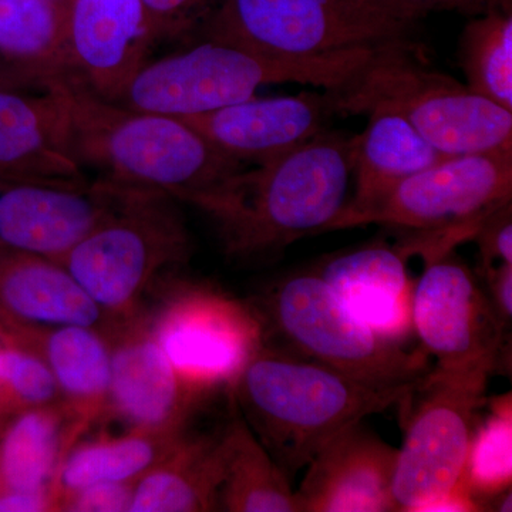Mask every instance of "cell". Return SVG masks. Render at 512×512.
<instances>
[{
    "label": "cell",
    "mask_w": 512,
    "mask_h": 512,
    "mask_svg": "<svg viewBox=\"0 0 512 512\" xmlns=\"http://www.w3.org/2000/svg\"><path fill=\"white\" fill-rule=\"evenodd\" d=\"M40 89L55 106L67 156L99 180L197 207L242 170L184 120L103 99L77 74L47 79Z\"/></svg>",
    "instance_id": "cell-1"
},
{
    "label": "cell",
    "mask_w": 512,
    "mask_h": 512,
    "mask_svg": "<svg viewBox=\"0 0 512 512\" xmlns=\"http://www.w3.org/2000/svg\"><path fill=\"white\" fill-rule=\"evenodd\" d=\"M353 137L323 131L285 156L241 170L197 205L229 256L269 258L328 231L349 201Z\"/></svg>",
    "instance_id": "cell-2"
},
{
    "label": "cell",
    "mask_w": 512,
    "mask_h": 512,
    "mask_svg": "<svg viewBox=\"0 0 512 512\" xmlns=\"http://www.w3.org/2000/svg\"><path fill=\"white\" fill-rule=\"evenodd\" d=\"M416 384L377 389L265 342L231 394L256 439L292 480L332 437L400 406Z\"/></svg>",
    "instance_id": "cell-3"
},
{
    "label": "cell",
    "mask_w": 512,
    "mask_h": 512,
    "mask_svg": "<svg viewBox=\"0 0 512 512\" xmlns=\"http://www.w3.org/2000/svg\"><path fill=\"white\" fill-rule=\"evenodd\" d=\"M376 52L356 50L320 59H275L204 37L191 49L148 60L113 103L188 119L251 99L269 84H311L332 92L349 83Z\"/></svg>",
    "instance_id": "cell-4"
},
{
    "label": "cell",
    "mask_w": 512,
    "mask_h": 512,
    "mask_svg": "<svg viewBox=\"0 0 512 512\" xmlns=\"http://www.w3.org/2000/svg\"><path fill=\"white\" fill-rule=\"evenodd\" d=\"M414 46L410 40L383 47L349 83L329 92L335 114L396 111L444 156L512 151V111L427 69Z\"/></svg>",
    "instance_id": "cell-5"
},
{
    "label": "cell",
    "mask_w": 512,
    "mask_h": 512,
    "mask_svg": "<svg viewBox=\"0 0 512 512\" xmlns=\"http://www.w3.org/2000/svg\"><path fill=\"white\" fill-rule=\"evenodd\" d=\"M256 311L265 335L278 336L282 349L377 389L413 386L431 369L423 349L383 338L316 271L278 282Z\"/></svg>",
    "instance_id": "cell-6"
},
{
    "label": "cell",
    "mask_w": 512,
    "mask_h": 512,
    "mask_svg": "<svg viewBox=\"0 0 512 512\" xmlns=\"http://www.w3.org/2000/svg\"><path fill=\"white\" fill-rule=\"evenodd\" d=\"M419 20L373 0H222L201 32L258 55L309 60L410 42Z\"/></svg>",
    "instance_id": "cell-7"
},
{
    "label": "cell",
    "mask_w": 512,
    "mask_h": 512,
    "mask_svg": "<svg viewBox=\"0 0 512 512\" xmlns=\"http://www.w3.org/2000/svg\"><path fill=\"white\" fill-rule=\"evenodd\" d=\"M174 201L158 192L131 191L119 210L60 261L120 325L141 315L148 289L190 254V237Z\"/></svg>",
    "instance_id": "cell-8"
},
{
    "label": "cell",
    "mask_w": 512,
    "mask_h": 512,
    "mask_svg": "<svg viewBox=\"0 0 512 512\" xmlns=\"http://www.w3.org/2000/svg\"><path fill=\"white\" fill-rule=\"evenodd\" d=\"M488 379L485 373L430 369L412 392L416 406L410 397L400 404L407 419L393 474L394 511L426 512L463 484Z\"/></svg>",
    "instance_id": "cell-9"
},
{
    "label": "cell",
    "mask_w": 512,
    "mask_h": 512,
    "mask_svg": "<svg viewBox=\"0 0 512 512\" xmlns=\"http://www.w3.org/2000/svg\"><path fill=\"white\" fill-rule=\"evenodd\" d=\"M148 326L183 382L207 400L231 392L251 357L265 345L256 308L200 284L173 285Z\"/></svg>",
    "instance_id": "cell-10"
},
{
    "label": "cell",
    "mask_w": 512,
    "mask_h": 512,
    "mask_svg": "<svg viewBox=\"0 0 512 512\" xmlns=\"http://www.w3.org/2000/svg\"><path fill=\"white\" fill-rule=\"evenodd\" d=\"M512 201V151L448 156L402 181L350 228L384 225L454 244Z\"/></svg>",
    "instance_id": "cell-11"
},
{
    "label": "cell",
    "mask_w": 512,
    "mask_h": 512,
    "mask_svg": "<svg viewBox=\"0 0 512 512\" xmlns=\"http://www.w3.org/2000/svg\"><path fill=\"white\" fill-rule=\"evenodd\" d=\"M413 285V333L444 373L498 370L510 330L498 319L480 276L453 251L427 256Z\"/></svg>",
    "instance_id": "cell-12"
},
{
    "label": "cell",
    "mask_w": 512,
    "mask_h": 512,
    "mask_svg": "<svg viewBox=\"0 0 512 512\" xmlns=\"http://www.w3.org/2000/svg\"><path fill=\"white\" fill-rule=\"evenodd\" d=\"M133 190L99 178H0V245L60 262Z\"/></svg>",
    "instance_id": "cell-13"
},
{
    "label": "cell",
    "mask_w": 512,
    "mask_h": 512,
    "mask_svg": "<svg viewBox=\"0 0 512 512\" xmlns=\"http://www.w3.org/2000/svg\"><path fill=\"white\" fill-rule=\"evenodd\" d=\"M111 380L107 417L127 430L181 434L204 400L192 392L160 348L147 316L140 315L111 336Z\"/></svg>",
    "instance_id": "cell-14"
},
{
    "label": "cell",
    "mask_w": 512,
    "mask_h": 512,
    "mask_svg": "<svg viewBox=\"0 0 512 512\" xmlns=\"http://www.w3.org/2000/svg\"><path fill=\"white\" fill-rule=\"evenodd\" d=\"M66 40L73 73L109 101L119 99L157 43L141 0H70Z\"/></svg>",
    "instance_id": "cell-15"
},
{
    "label": "cell",
    "mask_w": 512,
    "mask_h": 512,
    "mask_svg": "<svg viewBox=\"0 0 512 512\" xmlns=\"http://www.w3.org/2000/svg\"><path fill=\"white\" fill-rule=\"evenodd\" d=\"M335 116L329 92L251 97L184 120L238 163L264 164L285 156L326 131Z\"/></svg>",
    "instance_id": "cell-16"
},
{
    "label": "cell",
    "mask_w": 512,
    "mask_h": 512,
    "mask_svg": "<svg viewBox=\"0 0 512 512\" xmlns=\"http://www.w3.org/2000/svg\"><path fill=\"white\" fill-rule=\"evenodd\" d=\"M397 448L362 421L346 427L306 466L299 512H392Z\"/></svg>",
    "instance_id": "cell-17"
},
{
    "label": "cell",
    "mask_w": 512,
    "mask_h": 512,
    "mask_svg": "<svg viewBox=\"0 0 512 512\" xmlns=\"http://www.w3.org/2000/svg\"><path fill=\"white\" fill-rule=\"evenodd\" d=\"M0 343L19 346L45 360L63 406L83 433L107 419L111 380V339L83 326L30 328L0 316Z\"/></svg>",
    "instance_id": "cell-18"
},
{
    "label": "cell",
    "mask_w": 512,
    "mask_h": 512,
    "mask_svg": "<svg viewBox=\"0 0 512 512\" xmlns=\"http://www.w3.org/2000/svg\"><path fill=\"white\" fill-rule=\"evenodd\" d=\"M0 316L30 328L83 326L110 338L123 326L60 262L12 249L0 254Z\"/></svg>",
    "instance_id": "cell-19"
},
{
    "label": "cell",
    "mask_w": 512,
    "mask_h": 512,
    "mask_svg": "<svg viewBox=\"0 0 512 512\" xmlns=\"http://www.w3.org/2000/svg\"><path fill=\"white\" fill-rule=\"evenodd\" d=\"M409 256L397 245H369L328 259L316 272L357 318L383 338L406 345L413 333Z\"/></svg>",
    "instance_id": "cell-20"
},
{
    "label": "cell",
    "mask_w": 512,
    "mask_h": 512,
    "mask_svg": "<svg viewBox=\"0 0 512 512\" xmlns=\"http://www.w3.org/2000/svg\"><path fill=\"white\" fill-rule=\"evenodd\" d=\"M366 116L365 130L353 137L355 191L326 232L350 228L355 218L379 204L406 178L448 157L402 114L376 109Z\"/></svg>",
    "instance_id": "cell-21"
},
{
    "label": "cell",
    "mask_w": 512,
    "mask_h": 512,
    "mask_svg": "<svg viewBox=\"0 0 512 512\" xmlns=\"http://www.w3.org/2000/svg\"><path fill=\"white\" fill-rule=\"evenodd\" d=\"M227 463L224 429L191 433L137 481L130 512L220 511Z\"/></svg>",
    "instance_id": "cell-22"
},
{
    "label": "cell",
    "mask_w": 512,
    "mask_h": 512,
    "mask_svg": "<svg viewBox=\"0 0 512 512\" xmlns=\"http://www.w3.org/2000/svg\"><path fill=\"white\" fill-rule=\"evenodd\" d=\"M83 434L62 402L13 416L0 429V491H56L63 458Z\"/></svg>",
    "instance_id": "cell-23"
},
{
    "label": "cell",
    "mask_w": 512,
    "mask_h": 512,
    "mask_svg": "<svg viewBox=\"0 0 512 512\" xmlns=\"http://www.w3.org/2000/svg\"><path fill=\"white\" fill-rule=\"evenodd\" d=\"M67 156L55 106L0 87V178H83Z\"/></svg>",
    "instance_id": "cell-24"
},
{
    "label": "cell",
    "mask_w": 512,
    "mask_h": 512,
    "mask_svg": "<svg viewBox=\"0 0 512 512\" xmlns=\"http://www.w3.org/2000/svg\"><path fill=\"white\" fill-rule=\"evenodd\" d=\"M0 57L28 83L73 73L66 8L52 0H0Z\"/></svg>",
    "instance_id": "cell-25"
},
{
    "label": "cell",
    "mask_w": 512,
    "mask_h": 512,
    "mask_svg": "<svg viewBox=\"0 0 512 512\" xmlns=\"http://www.w3.org/2000/svg\"><path fill=\"white\" fill-rule=\"evenodd\" d=\"M185 433L127 430L123 436L77 441L67 451L57 474L59 504L64 495L87 485L136 483L173 450Z\"/></svg>",
    "instance_id": "cell-26"
},
{
    "label": "cell",
    "mask_w": 512,
    "mask_h": 512,
    "mask_svg": "<svg viewBox=\"0 0 512 512\" xmlns=\"http://www.w3.org/2000/svg\"><path fill=\"white\" fill-rule=\"evenodd\" d=\"M227 463L220 490V511L299 512L291 478L256 439L237 412L225 426Z\"/></svg>",
    "instance_id": "cell-27"
},
{
    "label": "cell",
    "mask_w": 512,
    "mask_h": 512,
    "mask_svg": "<svg viewBox=\"0 0 512 512\" xmlns=\"http://www.w3.org/2000/svg\"><path fill=\"white\" fill-rule=\"evenodd\" d=\"M458 56L468 89L512 111L511 10H490L471 20Z\"/></svg>",
    "instance_id": "cell-28"
},
{
    "label": "cell",
    "mask_w": 512,
    "mask_h": 512,
    "mask_svg": "<svg viewBox=\"0 0 512 512\" xmlns=\"http://www.w3.org/2000/svg\"><path fill=\"white\" fill-rule=\"evenodd\" d=\"M463 483L480 505L488 511L495 495L510 490L512 483V404L511 394L497 397L491 413L477 421L471 436Z\"/></svg>",
    "instance_id": "cell-29"
},
{
    "label": "cell",
    "mask_w": 512,
    "mask_h": 512,
    "mask_svg": "<svg viewBox=\"0 0 512 512\" xmlns=\"http://www.w3.org/2000/svg\"><path fill=\"white\" fill-rule=\"evenodd\" d=\"M59 402V387L42 357L0 343V429L16 414Z\"/></svg>",
    "instance_id": "cell-30"
},
{
    "label": "cell",
    "mask_w": 512,
    "mask_h": 512,
    "mask_svg": "<svg viewBox=\"0 0 512 512\" xmlns=\"http://www.w3.org/2000/svg\"><path fill=\"white\" fill-rule=\"evenodd\" d=\"M156 42L184 39L201 30L222 0H141Z\"/></svg>",
    "instance_id": "cell-31"
},
{
    "label": "cell",
    "mask_w": 512,
    "mask_h": 512,
    "mask_svg": "<svg viewBox=\"0 0 512 512\" xmlns=\"http://www.w3.org/2000/svg\"><path fill=\"white\" fill-rule=\"evenodd\" d=\"M511 202L484 218L474 234L480 251V269L512 264Z\"/></svg>",
    "instance_id": "cell-32"
},
{
    "label": "cell",
    "mask_w": 512,
    "mask_h": 512,
    "mask_svg": "<svg viewBox=\"0 0 512 512\" xmlns=\"http://www.w3.org/2000/svg\"><path fill=\"white\" fill-rule=\"evenodd\" d=\"M137 483V481H136ZM136 483H100L87 485L64 495L60 511L130 512Z\"/></svg>",
    "instance_id": "cell-33"
},
{
    "label": "cell",
    "mask_w": 512,
    "mask_h": 512,
    "mask_svg": "<svg viewBox=\"0 0 512 512\" xmlns=\"http://www.w3.org/2000/svg\"><path fill=\"white\" fill-rule=\"evenodd\" d=\"M379 5L421 19L431 10H461L483 15L490 10H511V0H373Z\"/></svg>",
    "instance_id": "cell-34"
},
{
    "label": "cell",
    "mask_w": 512,
    "mask_h": 512,
    "mask_svg": "<svg viewBox=\"0 0 512 512\" xmlns=\"http://www.w3.org/2000/svg\"><path fill=\"white\" fill-rule=\"evenodd\" d=\"M488 299L504 328L511 329L512 319V264H501L478 269Z\"/></svg>",
    "instance_id": "cell-35"
},
{
    "label": "cell",
    "mask_w": 512,
    "mask_h": 512,
    "mask_svg": "<svg viewBox=\"0 0 512 512\" xmlns=\"http://www.w3.org/2000/svg\"><path fill=\"white\" fill-rule=\"evenodd\" d=\"M60 511L55 490L0 491V512Z\"/></svg>",
    "instance_id": "cell-36"
},
{
    "label": "cell",
    "mask_w": 512,
    "mask_h": 512,
    "mask_svg": "<svg viewBox=\"0 0 512 512\" xmlns=\"http://www.w3.org/2000/svg\"><path fill=\"white\" fill-rule=\"evenodd\" d=\"M20 83H26V80L0 57V87L12 89L13 84Z\"/></svg>",
    "instance_id": "cell-37"
},
{
    "label": "cell",
    "mask_w": 512,
    "mask_h": 512,
    "mask_svg": "<svg viewBox=\"0 0 512 512\" xmlns=\"http://www.w3.org/2000/svg\"><path fill=\"white\" fill-rule=\"evenodd\" d=\"M52 2L57 3V5L64 6L66 8L69 5L70 0H52Z\"/></svg>",
    "instance_id": "cell-38"
}]
</instances>
